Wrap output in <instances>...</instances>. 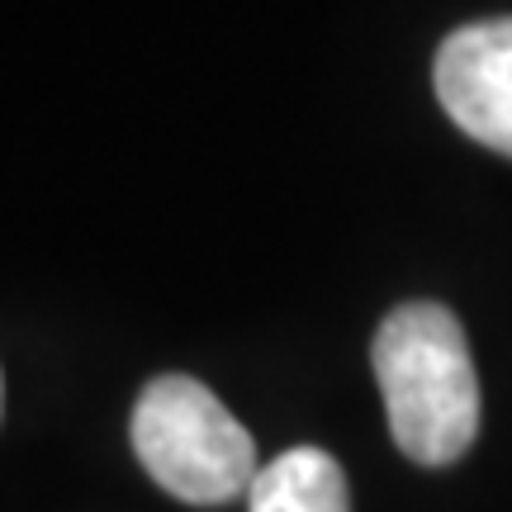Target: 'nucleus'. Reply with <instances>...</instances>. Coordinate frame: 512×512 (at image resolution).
Segmentation results:
<instances>
[{
  "instance_id": "nucleus-1",
  "label": "nucleus",
  "mask_w": 512,
  "mask_h": 512,
  "mask_svg": "<svg viewBox=\"0 0 512 512\" xmlns=\"http://www.w3.org/2000/svg\"><path fill=\"white\" fill-rule=\"evenodd\" d=\"M389 432L418 465H456L479 437V375L460 318L413 299L389 313L370 342Z\"/></svg>"
},
{
  "instance_id": "nucleus-2",
  "label": "nucleus",
  "mask_w": 512,
  "mask_h": 512,
  "mask_svg": "<svg viewBox=\"0 0 512 512\" xmlns=\"http://www.w3.org/2000/svg\"><path fill=\"white\" fill-rule=\"evenodd\" d=\"M128 437L147 475L195 508H219L252 494V479L261 475L252 432L214 399V389L190 375H162L147 384Z\"/></svg>"
},
{
  "instance_id": "nucleus-3",
  "label": "nucleus",
  "mask_w": 512,
  "mask_h": 512,
  "mask_svg": "<svg viewBox=\"0 0 512 512\" xmlns=\"http://www.w3.org/2000/svg\"><path fill=\"white\" fill-rule=\"evenodd\" d=\"M432 86L451 124L512 157V15L456 29L437 48Z\"/></svg>"
},
{
  "instance_id": "nucleus-4",
  "label": "nucleus",
  "mask_w": 512,
  "mask_h": 512,
  "mask_svg": "<svg viewBox=\"0 0 512 512\" xmlns=\"http://www.w3.org/2000/svg\"><path fill=\"white\" fill-rule=\"evenodd\" d=\"M252 512H351L342 465L318 446H294L261 465L247 494Z\"/></svg>"
},
{
  "instance_id": "nucleus-5",
  "label": "nucleus",
  "mask_w": 512,
  "mask_h": 512,
  "mask_svg": "<svg viewBox=\"0 0 512 512\" xmlns=\"http://www.w3.org/2000/svg\"><path fill=\"white\" fill-rule=\"evenodd\" d=\"M0 408H5V384H0Z\"/></svg>"
}]
</instances>
